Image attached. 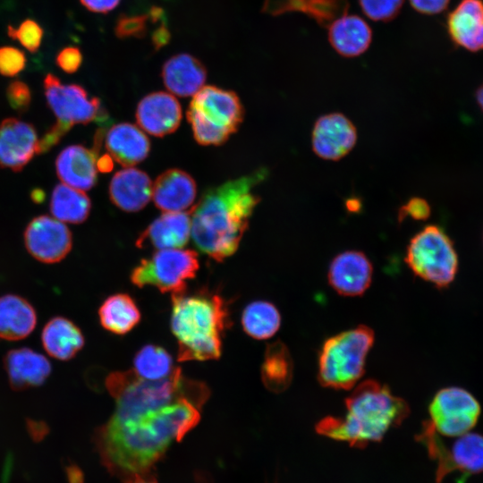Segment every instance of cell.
<instances>
[{
    "label": "cell",
    "instance_id": "31",
    "mask_svg": "<svg viewBox=\"0 0 483 483\" xmlns=\"http://www.w3.org/2000/svg\"><path fill=\"white\" fill-rule=\"evenodd\" d=\"M91 202L83 191L67 184H57L50 199V211L53 216L72 224L84 222L89 215Z\"/></svg>",
    "mask_w": 483,
    "mask_h": 483
},
{
    "label": "cell",
    "instance_id": "5",
    "mask_svg": "<svg viewBox=\"0 0 483 483\" xmlns=\"http://www.w3.org/2000/svg\"><path fill=\"white\" fill-rule=\"evenodd\" d=\"M374 340L373 330L365 325L327 338L318 355V379L321 386L336 390L352 389L365 372Z\"/></svg>",
    "mask_w": 483,
    "mask_h": 483
},
{
    "label": "cell",
    "instance_id": "46",
    "mask_svg": "<svg viewBox=\"0 0 483 483\" xmlns=\"http://www.w3.org/2000/svg\"><path fill=\"white\" fill-rule=\"evenodd\" d=\"M476 99L479 106L483 110V83L479 87L476 91Z\"/></svg>",
    "mask_w": 483,
    "mask_h": 483
},
{
    "label": "cell",
    "instance_id": "20",
    "mask_svg": "<svg viewBox=\"0 0 483 483\" xmlns=\"http://www.w3.org/2000/svg\"><path fill=\"white\" fill-rule=\"evenodd\" d=\"M196 194L194 179L181 169L165 171L152 185L153 201L164 212L185 210L192 205Z\"/></svg>",
    "mask_w": 483,
    "mask_h": 483
},
{
    "label": "cell",
    "instance_id": "1",
    "mask_svg": "<svg viewBox=\"0 0 483 483\" xmlns=\"http://www.w3.org/2000/svg\"><path fill=\"white\" fill-rule=\"evenodd\" d=\"M204 404L181 398L165 406L112 415L94 434L102 464L124 483L149 480L156 462L200 420Z\"/></svg>",
    "mask_w": 483,
    "mask_h": 483
},
{
    "label": "cell",
    "instance_id": "27",
    "mask_svg": "<svg viewBox=\"0 0 483 483\" xmlns=\"http://www.w3.org/2000/svg\"><path fill=\"white\" fill-rule=\"evenodd\" d=\"M37 314L33 306L15 294L0 297V337L9 341L21 340L35 328Z\"/></svg>",
    "mask_w": 483,
    "mask_h": 483
},
{
    "label": "cell",
    "instance_id": "18",
    "mask_svg": "<svg viewBox=\"0 0 483 483\" xmlns=\"http://www.w3.org/2000/svg\"><path fill=\"white\" fill-rule=\"evenodd\" d=\"M4 367L11 387L16 391L43 385L52 370L44 355L26 347L9 351L4 358Z\"/></svg>",
    "mask_w": 483,
    "mask_h": 483
},
{
    "label": "cell",
    "instance_id": "43",
    "mask_svg": "<svg viewBox=\"0 0 483 483\" xmlns=\"http://www.w3.org/2000/svg\"><path fill=\"white\" fill-rule=\"evenodd\" d=\"M89 11L96 13H107L116 8L121 0H80Z\"/></svg>",
    "mask_w": 483,
    "mask_h": 483
},
{
    "label": "cell",
    "instance_id": "23",
    "mask_svg": "<svg viewBox=\"0 0 483 483\" xmlns=\"http://www.w3.org/2000/svg\"><path fill=\"white\" fill-rule=\"evenodd\" d=\"M152 182L148 175L137 168L125 167L118 171L109 185L112 202L127 212L142 209L152 197Z\"/></svg>",
    "mask_w": 483,
    "mask_h": 483
},
{
    "label": "cell",
    "instance_id": "12",
    "mask_svg": "<svg viewBox=\"0 0 483 483\" xmlns=\"http://www.w3.org/2000/svg\"><path fill=\"white\" fill-rule=\"evenodd\" d=\"M356 141V127L343 114L322 115L314 124L311 145L314 153L320 158L337 161L353 148Z\"/></svg>",
    "mask_w": 483,
    "mask_h": 483
},
{
    "label": "cell",
    "instance_id": "44",
    "mask_svg": "<svg viewBox=\"0 0 483 483\" xmlns=\"http://www.w3.org/2000/svg\"><path fill=\"white\" fill-rule=\"evenodd\" d=\"M170 39V33L164 26H160L152 35V42L156 49L164 47Z\"/></svg>",
    "mask_w": 483,
    "mask_h": 483
},
{
    "label": "cell",
    "instance_id": "2",
    "mask_svg": "<svg viewBox=\"0 0 483 483\" xmlns=\"http://www.w3.org/2000/svg\"><path fill=\"white\" fill-rule=\"evenodd\" d=\"M260 178L259 173L243 176L202 194L191 208V235L199 250L218 262L237 250L258 202L250 189Z\"/></svg>",
    "mask_w": 483,
    "mask_h": 483
},
{
    "label": "cell",
    "instance_id": "45",
    "mask_svg": "<svg viewBox=\"0 0 483 483\" xmlns=\"http://www.w3.org/2000/svg\"><path fill=\"white\" fill-rule=\"evenodd\" d=\"M97 168L100 172H109L113 168V162L109 155H105L97 160Z\"/></svg>",
    "mask_w": 483,
    "mask_h": 483
},
{
    "label": "cell",
    "instance_id": "9",
    "mask_svg": "<svg viewBox=\"0 0 483 483\" xmlns=\"http://www.w3.org/2000/svg\"><path fill=\"white\" fill-rule=\"evenodd\" d=\"M428 411L436 431L445 436H461L478 422L480 405L467 390L446 387L433 397Z\"/></svg>",
    "mask_w": 483,
    "mask_h": 483
},
{
    "label": "cell",
    "instance_id": "7",
    "mask_svg": "<svg viewBox=\"0 0 483 483\" xmlns=\"http://www.w3.org/2000/svg\"><path fill=\"white\" fill-rule=\"evenodd\" d=\"M405 262L417 276L440 288L453 281L458 269L453 242L436 225H428L411 238Z\"/></svg>",
    "mask_w": 483,
    "mask_h": 483
},
{
    "label": "cell",
    "instance_id": "21",
    "mask_svg": "<svg viewBox=\"0 0 483 483\" xmlns=\"http://www.w3.org/2000/svg\"><path fill=\"white\" fill-rule=\"evenodd\" d=\"M97 150L81 145L64 148L55 160V169L63 183L80 191L91 189L97 182Z\"/></svg>",
    "mask_w": 483,
    "mask_h": 483
},
{
    "label": "cell",
    "instance_id": "30",
    "mask_svg": "<svg viewBox=\"0 0 483 483\" xmlns=\"http://www.w3.org/2000/svg\"><path fill=\"white\" fill-rule=\"evenodd\" d=\"M261 380L270 392L285 391L293 377V360L287 346L281 341L267 345L260 369Z\"/></svg>",
    "mask_w": 483,
    "mask_h": 483
},
{
    "label": "cell",
    "instance_id": "24",
    "mask_svg": "<svg viewBox=\"0 0 483 483\" xmlns=\"http://www.w3.org/2000/svg\"><path fill=\"white\" fill-rule=\"evenodd\" d=\"M328 41L343 57H357L365 53L372 42V30L360 16L345 13L329 24Z\"/></svg>",
    "mask_w": 483,
    "mask_h": 483
},
{
    "label": "cell",
    "instance_id": "16",
    "mask_svg": "<svg viewBox=\"0 0 483 483\" xmlns=\"http://www.w3.org/2000/svg\"><path fill=\"white\" fill-rule=\"evenodd\" d=\"M138 124L148 133L163 137L174 132L182 120L178 100L166 92H153L145 96L136 110Z\"/></svg>",
    "mask_w": 483,
    "mask_h": 483
},
{
    "label": "cell",
    "instance_id": "13",
    "mask_svg": "<svg viewBox=\"0 0 483 483\" xmlns=\"http://www.w3.org/2000/svg\"><path fill=\"white\" fill-rule=\"evenodd\" d=\"M373 266L359 250H346L336 255L330 263L327 279L339 294L354 297L362 295L369 287Z\"/></svg>",
    "mask_w": 483,
    "mask_h": 483
},
{
    "label": "cell",
    "instance_id": "17",
    "mask_svg": "<svg viewBox=\"0 0 483 483\" xmlns=\"http://www.w3.org/2000/svg\"><path fill=\"white\" fill-rule=\"evenodd\" d=\"M191 209L187 212H164L139 236L135 244L140 249H180L184 247L191 232Z\"/></svg>",
    "mask_w": 483,
    "mask_h": 483
},
{
    "label": "cell",
    "instance_id": "10",
    "mask_svg": "<svg viewBox=\"0 0 483 483\" xmlns=\"http://www.w3.org/2000/svg\"><path fill=\"white\" fill-rule=\"evenodd\" d=\"M43 85L47 103L57 118L56 122L69 130L74 124H87L100 116L99 99L89 97L81 86L63 84L52 73L46 75Z\"/></svg>",
    "mask_w": 483,
    "mask_h": 483
},
{
    "label": "cell",
    "instance_id": "28",
    "mask_svg": "<svg viewBox=\"0 0 483 483\" xmlns=\"http://www.w3.org/2000/svg\"><path fill=\"white\" fill-rule=\"evenodd\" d=\"M348 7L347 0H265L263 12L278 15L299 11L327 28L335 19L347 13Z\"/></svg>",
    "mask_w": 483,
    "mask_h": 483
},
{
    "label": "cell",
    "instance_id": "41",
    "mask_svg": "<svg viewBox=\"0 0 483 483\" xmlns=\"http://www.w3.org/2000/svg\"><path fill=\"white\" fill-rule=\"evenodd\" d=\"M69 131V129L59 123H55L47 131L42 139L38 140V154L45 153L55 146Z\"/></svg>",
    "mask_w": 483,
    "mask_h": 483
},
{
    "label": "cell",
    "instance_id": "34",
    "mask_svg": "<svg viewBox=\"0 0 483 483\" xmlns=\"http://www.w3.org/2000/svg\"><path fill=\"white\" fill-rule=\"evenodd\" d=\"M7 34L12 39L18 41L29 52L35 53L38 50L42 43L44 30L35 20L26 19L18 27L8 25Z\"/></svg>",
    "mask_w": 483,
    "mask_h": 483
},
{
    "label": "cell",
    "instance_id": "6",
    "mask_svg": "<svg viewBox=\"0 0 483 483\" xmlns=\"http://www.w3.org/2000/svg\"><path fill=\"white\" fill-rule=\"evenodd\" d=\"M243 106L237 94L216 86H204L190 103L187 118L195 140L201 145H221L243 120Z\"/></svg>",
    "mask_w": 483,
    "mask_h": 483
},
{
    "label": "cell",
    "instance_id": "33",
    "mask_svg": "<svg viewBox=\"0 0 483 483\" xmlns=\"http://www.w3.org/2000/svg\"><path fill=\"white\" fill-rule=\"evenodd\" d=\"M174 369L172 356L159 345L146 344L136 352L133 358L132 370L143 379H164L169 377Z\"/></svg>",
    "mask_w": 483,
    "mask_h": 483
},
{
    "label": "cell",
    "instance_id": "22",
    "mask_svg": "<svg viewBox=\"0 0 483 483\" xmlns=\"http://www.w3.org/2000/svg\"><path fill=\"white\" fill-rule=\"evenodd\" d=\"M161 75L170 92L180 97H189L195 95L204 87L207 70L198 58L182 53L165 61Z\"/></svg>",
    "mask_w": 483,
    "mask_h": 483
},
{
    "label": "cell",
    "instance_id": "47",
    "mask_svg": "<svg viewBox=\"0 0 483 483\" xmlns=\"http://www.w3.org/2000/svg\"><path fill=\"white\" fill-rule=\"evenodd\" d=\"M137 483H153V482H150V480H142V481H139Z\"/></svg>",
    "mask_w": 483,
    "mask_h": 483
},
{
    "label": "cell",
    "instance_id": "29",
    "mask_svg": "<svg viewBox=\"0 0 483 483\" xmlns=\"http://www.w3.org/2000/svg\"><path fill=\"white\" fill-rule=\"evenodd\" d=\"M99 322L106 330L123 335L140 321L141 314L135 301L127 293L107 297L98 309Z\"/></svg>",
    "mask_w": 483,
    "mask_h": 483
},
{
    "label": "cell",
    "instance_id": "40",
    "mask_svg": "<svg viewBox=\"0 0 483 483\" xmlns=\"http://www.w3.org/2000/svg\"><path fill=\"white\" fill-rule=\"evenodd\" d=\"M430 215V207L428 203L420 198H412L400 208L399 221H402L406 216H410L416 220H425Z\"/></svg>",
    "mask_w": 483,
    "mask_h": 483
},
{
    "label": "cell",
    "instance_id": "15",
    "mask_svg": "<svg viewBox=\"0 0 483 483\" xmlns=\"http://www.w3.org/2000/svg\"><path fill=\"white\" fill-rule=\"evenodd\" d=\"M454 471L460 473L458 483H465L470 476L483 472V435L468 432L461 436L452 448H445L436 465V483Z\"/></svg>",
    "mask_w": 483,
    "mask_h": 483
},
{
    "label": "cell",
    "instance_id": "38",
    "mask_svg": "<svg viewBox=\"0 0 483 483\" xmlns=\"http://www.w3.org/2000/svg\"><path fill=\"white\" fill-rule=\"evenodd\" d=\"M6 97L10 106L16 112H26L31 102V93L29 86L21 80L11 81L6 89Z\"/></svg>",
    "mask_w": 483,
    "mask_h": 483
},
{
    "label": "cell",
    "instance_id": "8",
    "mask_svg": "<svg viewBox=\"0 0 483 483\" xmlns=\"http://www.w3.org/2000/svg\"><path fill=\"white\" fill-rule=\"evenodd\" d=\"M199 267L198 253L194 250H159L150 258L141 259L130 278L140 288L150 285L163 293L174 294L186 290V282L195 277Z\"/></svg>",
    "mask_w": 483,
    "mask_h": 483
},
{
    "label": "cell",
    "instance_id": "19",
    "mask_svg": "<svg viewBox=\"0 0 483 483\" xmlns=\"http://www.w3.org/2000/svg\"><path fill=\"white\" fill-rule=\"evenodd\" d=\"M446 26L457 46L470 52L483 50V0H461L448 14Z\"/></svg>",
    "mask_w": 483,
    "mask_h": 483
},
{
    "label": "cell",
    "instance_id": "3",
    "mask_svg": "<svg viewBox=\"0 0 483 483\" xmlns=\"http://www.w3.org/2000/svg\"><path fill=\"white\" fill-rule=\"evenodd\" d=\"M345 407L343 417L323 418L317 423L316 431L356 448L380 442L410 413L405 400L394 395L387 386L373 379L359 384L345 399Z\"/></svg>",
    "mask_w": 483,
    "mask_h": 483
},
{
    "label": "cell",
    "instance_id": "35",
    "mask_svg": "<svg viewBox=\"0 0 483 483\" xmlns=\"http://www.w3.org/2000/svg\"><path fill=\"white\" fill-rule=\"evenodd\" d=\"M362 13L374 21L387 22L401 12L404 0H358Z\"/></svg>",
    "mask_w": 483,
    "mask_h": 483
},
{
    "label": "cell",
    "instance_id": "25",
    "mask_svg": "<svg viewBox=\"0 0 483 483\" xmlns=\"http://www.w3.org/2000/svg\"><path fill=\"white\" fill-rule=\"evenodd\" d=\"M108 155L124 167L143 161L148 155L150 143L137 126L123 123L112 126L106 136Z\"/></svg>",
    "mask_w": 483,
    "mask_h": 483
},
{
    "label": "cell",
    "instance_id": "4",
    "mask_svg": "<svg viewBox=\"0 0 483 483\" xmlns=\"http://www.w3.org/2000/svg\"><path fill=\"white\" fill-rule=\"evenodd\" d=\"M171 296V330L177 340L178 360L220 358L223 335L232 324L227 301L207 289Z\"/></svg>",
    "mask_w": 483,
    "mask_h": 483
},
{
    "label": "cell",
    "instance_id": "37",
    "mask_svg": "<svg viewBox=\"0 0 483 483\" xmlns=\"http://www.w3.org/2000/svg\"><path fill=\"white\" fill-rule=\"evenodd\" d=\"M27 58L25 54L11 46L0 47V74L14 77L25 68Z\"/></svg>",
    "mask_w": 483,
    "mask_h": 483
},
{
    "label": "cell",
    "instance_id": "32",
    "mask_svg": "<svg viewBox=\"0 0 483 483\" xmlns=\"http://www.w3.org/2000/svg\"><path fill=\"white\" fill-rule=\"evenodd\" d=\"M241 323L248 335L264 340L272 337L278 331L281 315L273 303L267 301H254L244 308Z\"/></svg>",
    "mask_w": 483,
    "mask_h": 483
},
{
    "label": "cell",
    "instance_id": "11",
    "mask_svg": "<svg viewBox=\"0 0 483 483\" xmlns=\"http://www.w3.org/2000/svg\"><path fill=\"white\" fill-rule=\"evenodd\" d=\"M29 253L37 260L51 264L64 259L72 247L69 228L61 221L42 215L33 218L24 232Z\"/></svg>",
    "mask_w": 483,
    "mask_h": 483
},
{
    "label": "cell",
    "instance_id": "36",
    "mask_svg": "<svg viewBox=\"0 0 483 483\" xmlns=\"http://www.w3.org/2000/svg\"><path fill=\"white\" fill-rule=\"evenodd\" d=\"M148 21L144 14H122L116 21L114 33L120 38H142L148 30Z\"/></svg>",
    "mask_w": 483,
    "mask_h": 483
},
{
    "label": "cell",
    "instance_id": "26",
    "mask_svg": "<svg viewBox=\"0 0 483 483\" xmlns=\"http://www.w3.org/2000/svg\"><path fill=\"white\" fill-rule=\"evenodd\" d=\"M41 342L49 356L68 360L82 349L85 339L81 330L72 320L55 317L45 325Z\"/></svg>",
    "mask_w": 483,
    "mask_h": 483
},
{
    "label": "cell",
    "instance_id": "39",
    "mask_svg": "<svg viewBox=\"0 0 483 483\" xmlns=\"http://www.w3.org/2000/svg\"><path fill=\"white\" fill-rule=\"evenodd\" d=\"M83 56L78 47L68 46L61 49L55 57L56 65L66 73H74L81 64Z\"/></svg>",
    "mask_w": 483,
    "mask_h": 483
},
{
    "label": "cell",
    "instance_id": "14",
    "mask_svg": "<svg viewBox=\"0 0 483 483\" xmlns=\"http://www.w3.org/2000/svg\"><path fill=\"white\" fill-rule=\"evenodd\" d=\"M38 139L34 126L17 118L0 123V167L19 172L38 154Z\"/></svg>",
    "mask_w": 483,
    "mask_h": 483
},
{
    "label": "cell",
    "instance_id": "42",
    "mask_svg": "<svg viewBox=\"0 0 483 483\" xmlns=\"http://www.w3.org/2000/svg\"><path fill=\"white\" fill-rule=\"evenodd\" d=\"M411 7L421 14L433 15L445 11L450 0H409Z\"/></svg>",
    "mask_w": 483,
    "mask_h": 483
}]
</instances>
